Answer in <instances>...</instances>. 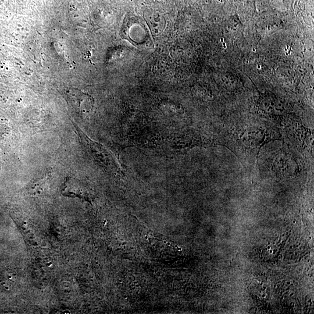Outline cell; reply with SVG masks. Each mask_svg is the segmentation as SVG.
Listing matches in <instances>:
<instances>
[{
  "instance_id": "4",
  "label": "cell",
  "mask_w": 314,
  "mask_h": 314,
  "mask_svg": "<svg viewBox=\"0 0 314 314\" xmlns=\"http://www.w3.org/2000/svg\"><path fill=\"white\" fill-rule=\"evenodd\" d=\"M270 252H271V253H272V250H271V251H270Z\"/></svg>"
},
{
  "instance_id": "3",
  "label": "cell",
  "mask_w": 314,
  "mask_h": 314,
  "mask_svg": "<svg viewBox=\"0 0 314 314\" xmlns=\"http://www.w3.org/2000/svg\"><path fill=\"white\" fill-rule=\"evenodd\" d=\"M164 244H166V243H167V241H164Z\"/></svg>"
},
{
  "instance_id": "2",
  "label": "cell",
  "mask_w": 314,
  "mask_h": 314,
  "mask_svg": "<svg viewBox=\"0 0 314 314\" xmlns=\"http://www.w3.org/2000/svg\"><path fill=\"white\" fill-rule=\"evenodd\" d=\"M51 177V172L46 171L41 176L30 183L28 186L27 191L31 195H40L48 188L49 181Z\"/></svg>"
},
{
  "instance_id": "1",
  "label": "cell",
  "mask_w": 314,
  "mask_h": 314,
  "mask_svg": "<svg viewBox=\"0 0 314 314\" xmlns=\"http://www.w3.org/2000/svg\"><path fill=\"white\" fill-rule=\"evenodd\" d=\"M69 103L78 111L81 113L88 112L92 108L91 97L83 91L75 88H69L66 91Z\"/></svg>"
}]
</instances>
